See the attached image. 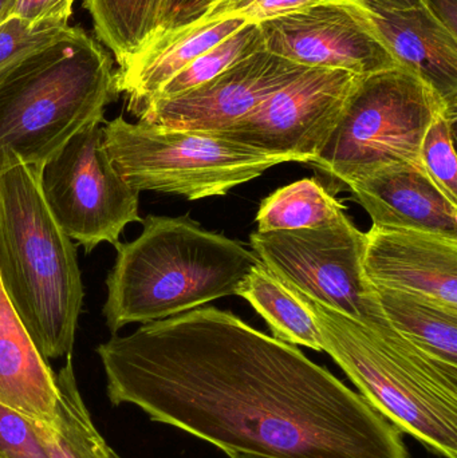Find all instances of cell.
Here are the masks:
<instances>
[{
	"instance_id": "4316f807",
	"label": "cell",
	"mask_w": 457,
	"mask_h": 458,
	"mask_svg": "<svg viewBox=\"0 0 457 458\" xmlns=\"http://www.w3.org/2000/svg\"><path fill=\"white\" fill-rule=\"evenodd\" d=\"M313 2L317 0H211L200 19L243 18L259 23Z\"/></svg>"
},
{
	"instance_id": "cb8c5ba5",
	"label": "cell",
	"mask_w": 457,
	"mask_h": 458,
	"mask_svg": "<svg viewBox=\"0 0 457 458\" xmlns=\"http://www.w3.org/2000/svg\"><path fill=\"white\" fill-rule=\"evenodd\" d=\"M67 24H30L8 18L0 24V86L30 58L72 34Z\"/></svg>"
},
{
	"instance_id": "2e32d148",
	"label": "cell",
	"mask_w": 457,
	"mask_h": 458,
	"mask_svg": "<svg viewBox=\"0 0 457 458\" xmlns=\"http://www.w3.org/2000/svg\"><path fill=\"white\" fill-rule=\"evenodd\" d=\"M247 23L243 18L200 19L153 35L117 72L118 94H125L129 110L139 115L174 75Z\"/></svg>"
},
{
	"instance_id": "d6986e66",
	"label": "cell",
	"mask_w": 457,
	"mask_h": 458,
	"mask_svg": "<svg viewBox=\"0 0 457 458\" xmlns=\"http://www.w3.org/2000/svg\"><path fill=\"white\" fill-rule=\"evenodd\" d=\"M55 374L58 386L55 417L51 424L37 421L38 432L51 458H123L102 437L78 389L72 355Z\"/></svg>"
},
{
	"instance_id": "9c48e42d",
	"label": "cell",
	"mask_w": 457,
	"mask_h": 458,
	"mask_svg": "<svg viewBox=\"0 0 457 458\" xmlns=\"http://www.w3.org/2000/svg\"><path fill=\"white\" fill-rule=\"evenodd\" d=\"M104 120L80 129L39 168V187L59 228L91 252L117 247L126 225L141 223L140 193L120 176L104 148Z\"/></svg>"
},
{
	"instance_id": "9a60e30c",
	"label": "cell",
	"mask_w": 457,
	"mask_h": 458,
	"mask_svg": "<svg viewBox=\"0 0 457 458\" xmlns=\"http://www.w3.org/2000/svg\"><path fill=\"white\" fill-rule=\"evenodd\" d=\"M373 227L457 237V204L429 179L421 164L384 166L346 188Z\"/></svg>"
},
{
	"instance_id": "30bf717a",
	"label": "cell",
	"mask_w": 457,
	"mask_h": 458,
	"mask_svg": "<svg viewBox=\"0 0 457 458\" xmlns=\"http://www.w3.org/2000/svg\"><path fill=\"white\" fill-rule=\"evenodd\" d=\"M359 75L305 69L224 133L228 141L289 163H313L332 136Z\"/></svg>"
},
{
	"instance_id": "5b68a950",
	"label": "cell",
	"mask_w": 457,
	"mask_h": 458,
	"mask_svg": "<svg viewBox=\"0 0 457 458\" xmlns=\"http://www.w3.org/2000/svg\"><path fill=\"white\" fill-rule=\"evenodd\" d=\"M292 291L310 310L324 352L348 374L360 394L400 432L435 454L457 458L456 379L420 368L345 315Z\"/></svg>"
},
{
	"instance_id": "52a82bcc",
	"label": "cell",
	"mask_w": 457,
	"mask_h": 458,
	"mask_svg": "<svg viewBox=\"0 0 457 458\" xmlns=\"http://www.w3.org/2000/svg\"><path fill=\"white\" fill-rule=\"evenodd\" d=\"M443 109L448 110L410 70L359 77L332 136L308 165L324 174L325 187L335 196L384 166L420 164L424 134Z\"/></svg>"
},
{
	"instance_id": "7c38bea8",
	"label": "cell",
	"mask_w": 457,
	"mask_h": 458,
	"mask_svg": "<svg viewBox=\"0 0 457 458\" xmlns=\"http://www.w3.org/2000/svg\"><path fill=\"white\" fill-rule=\"evenodd\" d=\"M305 69L258 51L193 90L149 102L137 117L148 125L224 133Z\"/></svg>"
},
{
	"instance_id": "277c9868",
	"label": "cell",
	"mask_w": 457,
	"mask_h": 458,
	"mask_svg": "<svg viewBox=\"0 0 457 458\" xmlns=\"http://www.w3.org/2000/svg\"><path fill=\"white\" fill-rule=\"evenodd\" d=\"M118 96L106 48L80 27L30 58L0 86V174L40 168Z\"/></svg>"
},
{
	"instance_id": "603a6c76",
	"label": "cell",
	"mask_w": 457,
	"mask_h": 458,
	"mask_svg": "<svg viewBox=\"0 0 457 458\" xmlns=\"http://www.w3.org/2000/svg\"><path fill=\"white\" fill-rule=\"evenodd\" d=\"M266 50L259 24L250 21L225 38L214 47L201 54L179 74L174 75L156 94L155 99L171 98L199 88L212 78L222 74L241 59L249 58L258 51ZM150 101V102H152Z\"/></svg>"
},
{
	"instance_id": "f1b7e54d",
	"label": "cell",
	"mask_w": 457,
	"mask_h": 458,
	"mask_svg": "<svg viewBox=\"0 0 457 458\" xmlns=\"http://www.w3.org/2000/svg\"><path fill=\"white\" fill-rule=\"evenodd\" d=\"M209 2L211 0H165L156 34L180 29L198 21Z\"/></svg>"
},
{
	"instance_id": "484cf974",
	"label": "cell",
	"mask_w": 457,
	"mask_h": 458,
	"mask_svg": "<svg viewBox=\"0 0 457 458\" xmlns=\"http://www.w3.org/2000/svg\"><path fill=\"white\" fill-rule=\"evenodd\" d=\"M0 458H51L37 421L2 403Z\"/></svg>"
},
{
	"instance_id": "e0dca14e",
	"label": "cell",
	"mask_w": 457,
	"mask_h": 458,
	"mask_svg": "<svg viewBox=\"0 0 457 458\" xmlns=\"http://www.w3.org/2000/svg\"><path fill=\"white\" fill-rule=\"evenodd\" d=\"M55 373L0 287V403L40 424L55 417Z\"/></svg>"
},
{
	"instance_id": "d4e9b609",
	"label": "cell",
	"mask_w": 457,
	"mask_h": 458,
	"mask_svg": "<svg viewBox=\"0 0 457 458\" xmlns=\"http://www.w3.org/2000/svg\"><path fill=\"white\" fill-rule=\"evenodd\" d=\"M457 113L443 109L435 115L420 145V164L429 179L457 204Z\"/></svg>"
},
{
	"instance_id": "4fadbf2b",
	"label": "cell",
	"mask_w": 457,
	"mask_h": 458,
	"mask_svg": "<svg viewBox=\"0 0 457 458\" xmlns=\"http://www.w3.org/2000/svg\"><path fill=\"white\" fill-rule=\"evenodd\" d=\"M362 272L373 287L419 293L457 309V237L372 225L365 233Z\"/></svg>"
},
{
	"instance_id": "7a4b0ae2",
	"label": "cell",
	"mask_w": 457,
	"mask_h": 458,
	"mask_svg": "<svg viewBox=\"0 0 457 458\" xmlns=\"http://www.w3.org/2000/svg\"><path fill=\"white\" fill-rule=\"evenodd\" d=\"M142 232L117 245L102 314L113 335L131 323L166 319L236 295L259 259L246 245L190 216L142 220Z\"/></svg>"
},
{
	"instance_id": "8fae6325",
	"label": "cell",
	"mask_w": 457,
	"mask_h": 458,
	"mask_svg": "<svg viewBox=\"0 0 457 458\" xmlns=\"http://www.w3.org/2000/svg\"><path fill=\"white\" fill-rule=\"evenodd\" d=\"M258 24L268 53L306 69L364 77L400 67L354 0H317Z\"/></svg>"
},
{
	"instance_id": "ffe728a7",
	"label": "cell",
	"mask_w": 457,
	"mask_h": 458,
	"mask_svg": "<svg viewBox=\"0 0 457 458\" xmlns=\"http://www.w3.org/2000/svg\"><path fill=\"white\" fill-rule=\"evenodd\" d=\"M236 295L257 310L267 322L274 338L324 352L321 333L310 310L262 263L250 271Z\"/></svg>"
},
{
	"instance_id": "ac0fdd59",
	"label": "cell",
	"mask_w": 457,
	"mask_h": 458,
	"mask_svg": "<svg viewBox=\"0 0 457 458\" xmlns=\"http://www.w3.org/2000/svg\"><path fill=\"white\" fill-rule=\"evenodd\" d=\"M392 327L420 352L457 368V309L428 296L376 288Z\"/></svg>"
},
{
	"instance_id": "44dd1931",
	"label": "cell",
	"mask_w": 457,
	"mask_h": 458,
	"mask_svg": "<svg viewBox=\"0 0 457 458\" xmlns=\"http://www.w3.org/2000/svg\"><path fill=\"white\" fill-rule=\"evenodd\" d=\"M345 211L318 177H310L263 199L257 215L258 232L324 227L343 219Z\"/></svg>"
},
{
	"instance_id": "5bb4252c",
	"label": "cell",
	"mask_w": 457,
	"mask_h": 458,
	"mask_svg": "<svg viewBox=\"0 0 457 458\" xmlns=\"http://www.w3.org/2000/svg\"><path fill=\"white\" fill-rule=\"evenodd\" d=\"M392 58L423 80L451 112L457 113V37L424 5L402 8L354 0Z\"/></svg>"
},
{
	"instance_id": "f546056e",
	"label": "cell",
	"mask_w": 457,
	"mask_h": 458,
	"mask_svg": "<svg viewBox=\"0 0 457 458\" xmlns=\"http://www.w3.org/2000/svg\"><path fill=\"white\" fill-rule=\"evenodd\" d=\"M424 7L457 37V0H423Z\"/></svg>"
},
{
	"instance_id": "4dcf8cb0",
	"label": "cell",
	"mask_w": 457,
	"mask_h": 458,
	"mask_svg": "<svg viewBox=\"0 0 457 458\" xmlns=\"http://www.w3.org/2000/svg\"><path fill=\"white\" fill-rule=\"evenodd\" d=\"M376 2L402 8L421 7V5H424L423 0H376Z\"/></svg>"
},
{
	"instance_id": "6da1fadb",
	"label": "cell",
	"mask_w": 457,
	"mask_h": 458,
	"mask_svg": "<svg viewBox=\"0 0 457 458\" xmlns=\"http://www.w3.org/2000/svg\"><path fill=\"white\" fill-rule=\"evenodd\" d=\"M97 354L112 405L231 458H410L402 432L360 393L225 310L145 323Z\"/></svg>"
},
{
	"instance_id": "1f68e13d",
	"label": "cell",
	"mask_w": 457,
	"mask_h": 458,
	"mask_svg": "<svg viewBox=\"0 0 457 458\" xmlns=\"http://www.w3.org/2000/svg\"><path fill=\"white\" fill-rule=\"evenodd\" d=\"M16 2L18 0H0V24L4 23L10 18Z\"/></svg>"
},
{
	"instance_id": "3957f363",
	"label": "cell",
	"mask_w": 457,
	"mask_h": 458,
	"mask_svg": "<svg viewBox=\"0 0 457 458\" xmlns=\"http://www.w3.org/2000/svg\"><path fill=\"white\" fill-rule=\"evenodd\" d=\"M0 287L46 360L69 357L83 303L77 250L51 216L39 168L0 174Z\"/></svg>"
},
{
	"instance_id": "ba28073f",
	"label": "cell",
	"mask_w": 457,
	"mask_h": 458,
	"mask_svg": "<svg viewBox=\"0 0 457 458\" xmlns=\"http://www.w3.org/2000/svg\"><path fill=\"white\" fill-rule=\"evenodd\" d=\"M104 148L115 171L134 190L188 200L227 195L233 188L289 163L214 134L128 123H104Z\"/></svg>"
},
{
	"instance_id": "7402d4cb",
	"label": "cell",
	"mask_w": 457,
	"mask_h": 458,
	"mask_svg": "<svg viewBox=\"0 0 457 458\" xmlns=\"http://www.w3.org/2000/svg\"><path fill=\"white\" fill-rule=\"evenodd\" d=\"M165 0H83L99 43L123 67L158 29Z\"/></svg>"
},
{
	"instance_id": "8992f818",
	"label": "cell",
	"mask_w": 457,
	"mask_h": 458,
	"mask_svg": "<svg viewBox=\"0 0 457 458\" xmlns=\"http://www.w3.org/2000/svg\"><path fill=\"white\" fill-rule=\"evenodd\" d=\"M252 252L284 285L345 315L420 368L457 379V368L413 346L386 319L375 287L365 279V233L348 215L324 227L254 232Z\"/></svg>"
},
{
	"instance_id": "83f0119b",
	"label": "cell",
	"mask_w": 457,
	"mask_h": 458,
	"mask_svg": "<svg viewBox=\"0 0 457 458\" xmlns=\"http://www.w3.org/2000/svg\"><path fill=\"white\" fill-rule=\"evenodd\" d=\"M75 0H18L11 16L30 24H67ZM10 16V18H11Z\"/></svg>"
}]
</instances>
